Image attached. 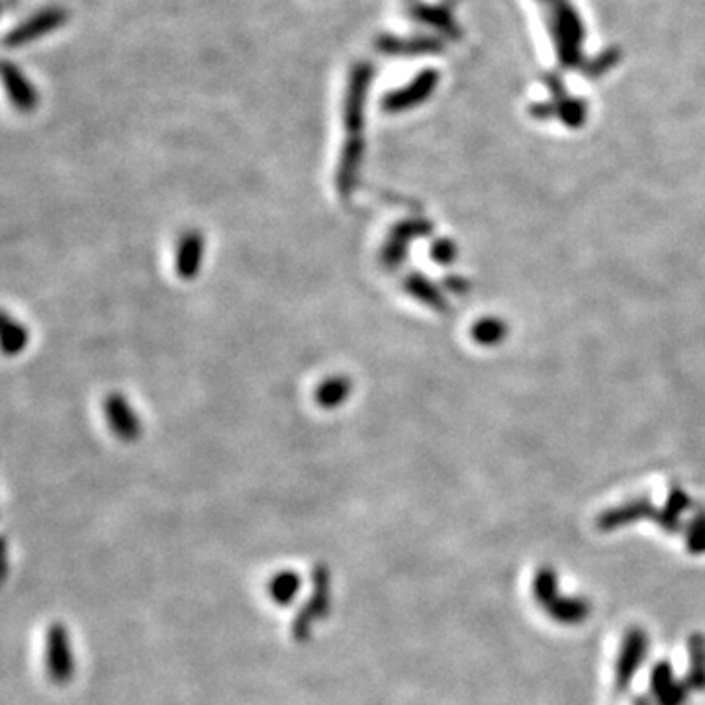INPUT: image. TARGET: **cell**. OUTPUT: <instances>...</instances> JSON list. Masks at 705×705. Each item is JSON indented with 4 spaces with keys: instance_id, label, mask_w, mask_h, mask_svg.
Returning <instances> with one entry per match:
<instances>
[{
    "instance_id": "1",
    "label": "cell",
    "mask_w": 705,
    "mask_h": 705,
    "mask_svg": "<svg viewBox=\"0 0 705 705\" xmlns=\"http://www.w3.org/2000/svg\"><path fill=\"white\" fill-rule=\"evenodd\" d=\"M369 81H371L369 65H359L353 71L349 81L347 102H345V126H347L349 138L339 165V190L343 194L349 192L355 183V173L363 153V108H365Z\"/></svg>"
},
{
    "instance_id": "2",
    "label": "cell",
    "mask_w": 705,
    "mask_h": 705,
    "mask_svg": "<svg viewBox=\"0 0 705 705\" xmlns=\"http://www.w3.org/2000/svg\"><path fill=\"white\" fill-rule=\"evenodd\" d=\"M331 610V570L318 564L312 570V596L292 619V637L300 643L308 641L318 621L326 619Z\"/></svg>"
},
{
    "instance_id": "3",
    "label": "cell",
    "mask_w": 705,
    "mask_h": 705,
    "mask_svg": "<svg viewBox=\"0 0 705 705\" xmlns=\"http://www.w3.org/2000/svg\"><path fill=\"white\" fill-rule=\"evenodd\" d=\"M46 668L51 682L63 686L75 676V660L69 631L63 623H53L46 633Z\"/></svg>"
},
{
    "instance_id": "4",
    "label": "cell",
    "mask_w": 705,
    "mask_h": 705,
    "mask_svg": "<svg viewBox=\"0 0 705 705\" xmlns=\"http://www.w3.org/2000/svg\"><path fill=\"white\" fill-rule=\"evenodd\" d=\"M67 20V12L63 8H46L42 12H38L36 16H32L30 20H26L22 26H18L16 30H12L4 44L8 47H20L24 44H30L42 36H46L49 32H53L55 28H59L61 24H65Z\"/></svg>"
},
{
    "instance_id": "5",
    "label": "cell",
    "mask_w": 705,
    "mask_h": 705,
    "mask_svg": "<svg viewBox=\"0 0 705 705\" xmlns=\"http://www.w3.org/2000/svg\"><path fill=\"white\" fill-rule=\"evenodd\" d=\"M2 77H4V87L10 94V100L22 110V112H30L36 108L38 104V94L36 89L26 81V77L12 65V63H4L2 65Z\"/></svg>"
},
{
    "instance_id": "6",
    "label": "cell",
    "mask_w": 705,
    "mask_h": 705,
    "mask_svg": "<svg viewBox=\"0 0 705 705\" xmlns=\"http://www.w3.org/2000/svg\"><path fill=\"white\" fill-rule=\"evenodd\" d=\"M106 416L108 422L112 423V429L126 439H132L138 435L140 425L134 416V412L130 410L128 402H124L120 396H112L106 400Z\"/></svg>"
},
{
    "instance_id": "7",
    "label": "cell",
    "mask_w": 705,
    "mask_h": 705,
    "mask_svg": "<svg viewBox=\"0 0 705 705\" xmlns=\"http://www.w3.org/2000/svg\"><path fill=\"white\" fill-rule=\"evenodd\" d=\"M302 588V578L294 570H281L269 582V596L277 606H290Z\"/></svg>"
},
{
    "instance_id": "8",
    "label": "cell",
    "mask_w": 705,
    "mask_h": 705,
    "mask_svg": "<svg viewBox=\"0 0 705 705\" xmlns=\"http://www.w3.org/2000/svg\"><path fill=\"white\" fill-rule=\"evenodd\" d=\"M202 259V239L198 234H190L181 243L179 251V273L183 277H194Z\"/></svg>"
},
{
    "instance_id": "9",
    "label": "cell",
    "mask_w": 705,
    "mask_h": 705,
    "mask_svg": "<svg viewBox=\"0 0 705 705\" xmlns=\"http://www.w3.org/2000/svg\"><path fill=\"white\" fill-rule=\"evenodd\" d=\"M429 87H431V75L420 77L410 89H406V91H402V93L390 94V96L384 100V106H386L388 110H400V108H404V106H408V104L420 100V98L425 96V93L429 91Z\"/></svg>"
},
{
    "instance_id": "10",
    "label": "cell",
    "mask_w": 705,
    "mask_h": 705,
    "mask_svg": "<svg viewBox=\"0 0 705 705\" xmlns=\"http://www.w3.org/2000/svg\"><path fill=\"white\" fill-rule=\"evenodd\" d=\"M347 394H349V382L343 378H331L320 388L318 400L324 406H337L347 398Z\"/></svg>"
}]
</instances>
